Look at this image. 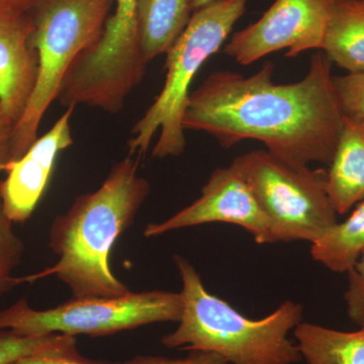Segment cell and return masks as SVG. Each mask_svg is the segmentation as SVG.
Here are the masks:
<instances>
[{"instance_id":"ffe728a7","label":"cell","mask_w":364,"mask_h":364,"mask_svg":"<svg viewBox=\"0 0 364 364\" xmlns=\"http://www.w3.org/2000/svg\"><path fill=\"white\" fill-rule=\"evenodd\" d=\"M334 85L344 114L364 117V73L334 76Z\"/></svg>"},{"instance_id":"6da1fadb","label":"cell","mask_w":364,"mask_h":364,"mask_svg":"<svg viewBox=\"0 0 364 364\" xmlns=\"http://www.w3.org/2000/svg\"><path fill=\"white\" fill-rule=\"evenodd\" d=\"M332 65L318 51L305 77L289 85L273 82L270 61L249 77L215 71L191 92L184 130L205 132L224 148L259 141L273 156L298 168L312 162L329 166L344 116Z\"/></svg>"},{"instance_id":"ba28073f","label":"cell","mask_w":364,"mask_h":364,"mask_svg":"<svg viewBox=\"0 0 364 364\" xmlns=\"http://www.w3.org/2000/svg\"><path fill=\"white\" fill-rule=\"evenodd\" d=\"M136 1L114 0L102 37L78 57L64 78L61 93L69 104L117 114L142 82L148 64L139 40Z\"/></svg>"},{"instance_id":"44dd1931","label":"cell","mask_w":364,"mask_h":364,"mask_svg":"<svg viewBox=\"0 0 364 364\" xmlns=\"http://www.w3.org/2000/svg\"><path fill=\"white\" fill-rule=\"evenodd\" d=\"M347 274L348 286L344 294L347 315L354 324L364 328V253Z\"/></svg>"},{"instance_id":"603a6c76","label":"cell","mask_w":364,"mask_h":364,"mask_svg":"<svg viewBox=\"0 0 364 364\" xmlns=\"http://www.w3.org/2000/svg\"><path fill=\"white\" fill-rule=\"evenodd\" d=\"M121 364H228L219 355L210 352L191 351L186 358H169L164 356H136Z\"/></svg>"},{"instance_id":"d4e9b609","label":"cell","mask_w":364,"mask_h":364,"mask_svg":"<svg viewBox=\"0 0 364 364\" xmlns=\"http://www.w3.org/2000/svg\"><path fill=\"white\" fill-rule=\"evenodd\" d=\"M44 0H0V9L18 14H31Z\"/></svg>"},{"instance_id":"5bb4252c","label":"cell","mask_w":364,"mask_h":364,"mask_svg":"<svg viewBox=\"0 0 364 364\" xmlns=\"http://www.w3.org/2000/svg\"><path fill=\"white\" fill-rule=\"evenodd\" d=\"M321 51L348 74L364 73V0H332Z\"/></svg>"},{"instance_id":"9c48e42d","label":"cell","mask_w":364,"mask_h":364,"mask_svg":"<svg viewBox=\"0 0 364 364\" xmlns=\"http://www.w3.org/2000/svg\"><path fill=\"white\" fill-rule=\"evenodd\" d=\"M332 0H275L259 20L238 31L224 53L240 65L287 49L286 57L322 49Z\"/></svg>"},{"instance_id":"30bf717a","label":"cell","mask_w":364,"mask_h":364,"mask_svg":"<svg viewBox=\"0 0 364 364\" xmlns=\"http://www.w3.org/2000/svg\"><path fill=\"white\" fill-rule=\"evenodd\" d=\"M208 223L237 225L252 235L256 243L273 244L268 218L234 163L215 169L198 200L165 221L147 225L144 235L156 237Z\"/></svg>"},{"instance_id":"277c9868","label":"cell","mask_w":364,"mask_h":364,"mask_svg":"<svg viewBox=\"0 0 364 364\" xmlns=\"http://www.w3.org/2000/svg\"><path fill=\"white\" fill-rule=\"evenodd\" d=\"M246 4L247 0H215L193 13L166 53L167 73L161 92L133 127L128 142L131 156L146 154L158 132L153 157H177L184 152L183 117L191 83L205 61L226 42L235 23L245 14Z\"/></svg>"},{"instance_id":"7402d4cb","label":"cell","mask_w":364,"mask_h":364,"mask_svg":"<svg viewBox=\"0 0 364 364\" xmlns=\"http://www.w3.org/2000/svg\"><path fill=\"white\" fill-rule=\"evenodd\" d=\"M11 364H114L105 363V361L93 360L86 358L78 353L76 347L56 350L44 352V353L35 354L26 356Z\"/></svg>"},{"instance_id":"484cf974","label":"cell","mask_w":364,"mask_h":364,"mask_svg":"<svg viewBox=\"0 0 364 364\" xmlns=\"http://www.w3.org/2000/svg\"><path fill=\"white\" fill-rule=\"evenodd\" d=\"M214 1L215 0H193V13Z\"/></svg>"},{"instance_id":"8fae6325","label":"cell","mask_w":364,"mask_h":364,"mask_svg":"<svg viewBox=\"0 0 364 364\" xmlns=\"http://www.w3.org/2000/svg\"><path fill=\"white\" fill-rule=\"evenodd\" d=\"M75 107H66L58 121L28 148L6 165V178L0 181L4 214L13 223H25L44 195L56 158L73 144L70 119Z\"/></svg>"},{"instance_id":"7c38bea8","label":"cell","mask_w":364,"mask_h":364,"mask_svg":"<svg viewBox=\"0 0 364 364\" xmlns=\"http://www.w3.org/2000/svg\"><path fill=\"white\" fill-rule=\"evenodd\" d=\"M32 14L0 9V107L14 124L20 121L38 77Z\"/></svg>"},{"instance_id":"d6986e66","label":"cell","mask_w":364,"mask_h":364,"mask_svg":"<svg viewBox=\"0 0 364 364\" xmlns=\"http://www.w3.org/2000/svg\"><path fill=\"white\" fill-rule=\"evenodd\" d=\"M13 225L4 214L0 196V296L23 280L11 277L25 252L23 242L14 233Z\"/></svg>"},{"instance_id":"9a60e30c","label":"cell","mask_w":364,"mask_h":364,"mask_svg":"<svg viewBox=\"0 0 364 364\" xmlns=\"http://www.w3.org/2000/svg\"><path fill=\"white\" fill-rule=\"evenodd\" d=\"M193 14V0L136 1V28L146 63L169 51Z\"/></svg>"},{"instance_id":"2e32d148","label":"cell","mask_w":364,"mask_h":364,"mask_svg":"<svg viewBox=\"0 0 364 364\" xmlns=\"http://www.w3.org/2000/svg\"><path fill=\"white\" fill-rule=\"evenodd\" d=\"M294 337L306 364H364V328L346 332L301 322Z\"/></svg>"},{"instance_id":"5b68a950","label":"cell","mask_w":364,"mask_h":364,"mask_svg":"<svg viewBox=\"0 0 364 364\" xmlns=\"http://www.w3.org/2000/svg\"><path fill=\"white\" fill-rule=\"evenodd\" d=\"M114 0H44L32 11V43L39 59L32 95L14 130L11 161L38 139L43 117L77 60L104 33Z\"/></svg>"},{"instance_id":"4fadbf2b","label":"cell","mask_w":364,"mask_h":364,"mask_svg":"<svg viewBox=\"0 0 364 364\" xmlns=\"http://www.w3.org/2000/svg\"><path fill=\"white\" fill-rule=\"evenodd\" d=\"M325 186L337 215L364 200V117L344 114Z\"/></svg>"},{"instance_id":"52a82bcc","label":"cell","mask_w":364,"mask_h":364,"mask_svg":"<svg viewBox=\"0 0 364 364\" xmlns=\"http://www.w3.org/2000/svg\"><path fill=\"white\" fill-rule=\"evenodd\" d=\"M182 308L181 293L165 291H130L117 298H72L45 311L35 310L21 299L0 311V330L25 336L52 333L107 336L155 323H178Z\"/></svg>"},{"instance_id":"e0dca14e","label":"cell","mask_w":364,"mask_h":364,"mask_svg":"<svg viewBox=\"0 0 364 364\" xmlns=\"http://www.w3.org/2000/svg\"><path fill=\"white\" fill-rule=\"evenodd\" d=\"M364 253V200L342 223L311 245L313 259L334 272H347Z\"/></svg>"},{"instance_id":"7a4b0ae2","label":"cell","mask_w":364,"mask_h":364,"mask_svg":"<svg viewBox=\"0 0 364 364\" xmlns=\"http://www.w3.org/2000/svg\"><path fill=\"white\" fill-rule=\"evenodd\" d=\"M139 163L131 155L117 162L97 191L78 196L65 215L55 218L49 246L58 262L33 279L56 275L73 298L130 293L112 273L109 256L149 196L150 184L139 176Z\"/></svg>"},{"instance_id":"ac0fdd59","label":"cell","mask_w":364,"mask_h":364,"mask_svg":"<svg viewBox=\"0 0 364 364\" xmlns=\"http://www.w3.org/2000/svg\"><path fill=\"white\" fill-rule=\"evenodd\" d=\"M76 347L75 336L52 333L25 336L11 330H0V364H11L26 356Z\"/></svg>"},{"instance_id":"8992f818","label":"cell","mask_w":364,"mask_h":364,"mask_svg":"<svg viewBox=\"0 0 364 364\" xmlns=\"http://www.w3.org/2000/svg\"><path fill=\"white\" fill-rule=\"evenodd\" d=\"M232 163L267 215L273 243L312 244L338 223L326 191V170L291 166L265 150L250 151Z\"/></svg>"},{"instance_id":"cb8c5ba5","label":"cell","mask_w":364,"mask_h":364,"mask_svg":"<svg viewBox=\"0 0 364 364\" xmlns=\"http://www.w3.org/2000/svg\"><path fill=\"white\" fill-rule=\"evenodd\" d=\"M14 122L0 107V173L6 171V165L11 161Z\"/></svg>"},{"instance_id":"3957f363","label":"cell","mask_w":364,"mask_h":364,"mask_svg":"<svg viewBox=\"0 0 364 364\" xmlns=\"http://www.w3.org/2000/svg\"><path fill=\"white\" fill-rule=\"evenodd\" d=\"M182 280L183 308L178 327L162 337L171 349L210 352L228 364H299L303 361L289 334L303 322V306L286 301L267 317L252 320L208 293L186 258L174 256Z\"/></svg>"}]
</instances>
